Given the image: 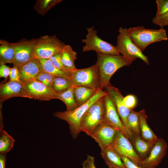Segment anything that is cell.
I'll use <instances>...</instances> for the list:
<instances>
[{"label": "cell", "instance_id": "obj_1", "mask_svg": "<svg viewBox=\"0 0 168 168\" xmlns=\"http://www.w3.org/2000/svg\"><path fill=\"white\" fill-rule=\"evenodd\" d=\"M133 62L122 55L97 53L96 63L100 76V88L103 89L111 85L110 79L113 75L121 68L129 66Z\"/></svg>", "mask_w": 168, "mask_h": 168}, {"label": "cell", "instance_id": "obj_2", "mask_svg": "<svg viewBox=\"0 0 168 168\" xmlns=\"http://www.w3.org/2000/svg\"><path fill=\"white\" fill-rule=\"evenodd\" d=\"M107 94L105 91L99 88L89 101L76 109L71 111H57L54 113V115L68 123L72 137L76 138L81 132V123L86 112L92 104Z\"/></svg>", "mask_w": 168, "mask_h": 168}, {"label": "cell", "instance_id": "obj_3", "mask_svg": "<svg viewBox=\"0 0 168 168\" xmlns=\"http://www.w3.org/2000/svg\"><path fill=\"white\" fill-rule=\"evenodd\" d=\"M128 30L132 41L142 51L151 44L168 39L166 31L163 28L156 30L141 26L130 27Z\"/></svg>", "mask_w": 168, "mask_h": 168}, {"label": "cell", "instance_id": "obj_4", "mask_svg": "<svg viewBox=\"0 0 168 168\" xmlns=\"http://www.w3.org/2000/svg\"><path fill=\"white\" fill-rule=\"evenodd\" d=\"M118 31L119 34L117 36L115 46L120 54L129 61L133 62L139 58L149 65V62L148 57L132 41L128 29L120 27Z\"/></svg>", "mask_w": 168, "mask_h": 168}, {"label": "cell", "instance_id": "obj_5", "mask_svg": "<svg viewBox=\"0 0 168 168\" xmlns=\"http://www.w3.org/2000/svg\"><path fill=\"white\" fill-rule=\"evenodd\" d=\"M105 110L104 96L92 104L84 115L81 123V131L90 136L95 129L104 122Z\"/></svg>", "mask_w": 168, "mask_h": 168}, {"label": "cell", "instance_id": "obj_6", "mask_svg": "<svg viewBox=\"0 0 168 168\" xmlns=\"http://www.w3.org/2000/svg\"><path fill=\"white\" fill-rule=\"evenodd\" d=\"M69 77L73 86H84L96 90L100 88V76L96 63L87 68L71 71Z\"/></svg>", "mask_w": 168, "mask_h": 168}, {"label": "cell", "instance_id": "obj_7", "mask_svg": "<svg viewBox=\"0 0 168 168\" xmlns=\"http://www.w3.org/2000/svg\"><path fill=\"white\" fill-rule=\"evenodd\" d=\"M87 34L81 42L85 44L82 47L84 52L94 51L96 53L117 55L120 54L115 46L104 41L97 35L94 26L86 28Z\"/></svg>", "mask_w": 168, "mask_h": 168}, {"label": "cell", "instance_id": "obj_8", "mask_svg": "<svg viewBox=\"0 0 168 168\" xmlns=\"http://www.w3.org/2000/svg\"><path fill=\"white\" fill-rule=\"evenodd\" d=\"M65 45L55 35L41 36L35 47V56L39 59H49Z\"/></svg>", "mask_w": 168, "mask_h": 168}, {"label": "cell", "instance_id": "obj_9", "mask_svg": "<svg viewBox=\"0 0 168 168\" xmlns=\"http://www.w3.org/2000/svg\"><path fill=\"white\" fill-rule=\"evenodd\" d=\"M104 122L122 133L132 143L133 133L129 131L124 125L114 103L108 94L104 96Z\"/></svg>", "mask_w": 168, "mask_h": 168}, {"label": "cell", "instance_id": "obj_10", "mask_svg": "<svg viewBox=\"0 0 168 168\" xmlns=\"http://www.w3.org/2000/svg\"><path fill=\"white\" fill-rule=\"evenodd\" d=\"M38 39L29 40L22 39L14 43L15 54L12 64L13 66L18 68L27 63L35 57V49Z\"/></svg>", "mask_w": 168, "mask_h": 168}, {"label": "cell", "instance_id": "obj_11", "mask_svg": "<svg viewBox=\"0 0 168 168\" xmlns=\"http://www.w3.org/2000/svg\"><path fill=\"white\" fill-rule=\"evenodd\" d=\"M24 87L28 98L47 101L58 99V93L35 79L24 83Z\"/></svg>", "mask_w": 168, "mask_h": 168}, {"label": "cell", "instance_id": "obj_12", "mask_svg": "<svg viewBox=\"0 0 168 168\" xmlns=\"http://www.w3.org/2000/svg\"><path fill=\"white\" fill-rule=\"evenodd\" d=\"M110 145L120 156L127 157L139 166L142 160L137 153L131 142L122 133L117 131Z\"/></svg>", "mask_w": 168, "mask_h": 168}, {"label": "cell", "instance_id": "obj_13", "mask_svg": "<svg viewBox=\"0 0 168 168\" xmlns=\"http://www.w3.org/2000/svg\"><path fill=\"white\" fill-rule=\"evenodd\" d=\"M167 148L166 142L161 138H158L148 156L142 160L139 166L142 168H156L162 161Z\"/></svg>", "mask_w": 168, "mask_h": 168}, {"label": "cell", "instance_id": "obj_14", "mask_svg": "<svg viewBox=\"0 0 168 168\" xmlns=\"http://www.w3.org/2000/svg\"><path fill=\"white\" fill-rule=\"evenodd\" d=\"M105 91L114 103L119 115L124 125L127 129L132 132L129 126L128 118L130 110L124 105V97L119 89L111 85L105 88Z\"/></svg>", "mask_w": 168, "mask_h": 168}, {"label": "cell", "instance_id": "obj_15", "mask_svg": "<svg viewBox=\"0 0 168 168\" xmlns=\"http://www.w3.org/2000/svg\"><path fill=\"white\" fill-rule=\"evenodd\" d=\"M117 132L114 128L103 122L90 136L98 143L101 150L111 144Z\"/></svg>", "mask_w": 168, "mask_h": 168}, {"label": "cell", "instance_id": "obj_16", "mask_svg": "<svg viewBox=\"0 0 168 168\" xmlns=\"http://www.w3.org/2000/svg\"><path fill=\"white\" fill-rule=\"evenodd\" d=\"M24 83L21 82L9 81L0 86V101L5 100L13 97L28 98L24 87Z\"/></svg>", "mask_w": 168, "mask_h": 168}, {"label": "cell", "instance_id": "obj_17", "mask_svg": "<svg viewBox=\"0 0 168 168\" xmlns=\"http://www.w3.org/2000/svg\"><path fill=\"white\" fill-rule=\"evenodd\" d=\"M20 81L23 83L35 79L40 72L43 71L40 60L35 57L27 63L18 68Z\"/></svg>", "mask_w": 168, "mask_h": 168}, {"label": "cell", "instance_id": "obj_18", "mask_svg": "<svg viewBox=\"0 0 168 168\" xmlns=\"http://www.w3.org/2000/svg\"><path fill=\"white\" fill-rule=\"evenodd\" d=\"M101 150V157L109 168H126L121 156L110 144Z\"/></svg>", "mask_w": 168, "mask_h": 168}, {"label": "cell", "instance_id": "obj_19", "mask_svg": "<svg viewBox=\"0 0 168 168\" xmlns=\"http://www.w3.org/2000/svg\"><path fill=\"white\" fill-rule=\"evenodd\" d=\"M156 141H146L142 138L140 135L133 133L132 143L137 153L142 160L148 156Z\"/></svg>", "mask_w": 168, "mask_h": 168}, {"label": "cell", "instance_id": "obj_20", "mask_svg": "<svg viewBox=\"0 0 168 168\" xmlns=\"http://www.w3.org/2000/svg\"><path fill=\"white\" fill-rule=\"evenodd\" d=\"M0 65L7 63L12 64L15 54L14 43L0 40Z\"/></svg>", "mask_w": 168, "mask_h": 168}, {"label": "cell", "instance_id": "obj_21", "mask_svg": "<svg viewBox=\"0 0 168 168\" xmlns=\"http://www.w3.org/2000/svg\"><path fill=\"white\" fill-rule=\"evenodd\" d=\"M140 135L142 139L147 141H155L158 138L148 125L147 117L144 109L138 112Z\"/></svg>", "mask_w": 168, "mask_h": 168}, {"label": "cell", "instance_id": "obj_22", "mask_svg": "<svg viewBox=\"0 0 168 168\" xmlns=\"http://www.w3.org/2000/svg\"><path fill=\"white\" fill-rule=\"evenodd\" d=\"M98 90L84 86H74V97L78 106L89 101L94 96Z\"/></svg>", "mask_w": 168, "mask_h": 168}, {"label": "cell", "instance_id": "obj_23", "mask_svg": "<svg viewBox=\"0 0 168 168\" xmlns=\"http://www.w3.org/2000/svg\"><path fill=\"white\" fill-rule=\"evenodd\" d=\"M77 53L69 45H66L61 50V59L64 66L70 71L77 68L75 61L77 59Z\"/></svg>", "mask_w": 168, "mask_h": 168}, {"label": "cell", "instance_id": "obj_24", "mask_svg": "<svg viewBox=\"0 0 168 168\" xmlns=\"http://www.w3.org/2000/svg\"><path fill=\"white\" fill-rule=\"evenodd\" d=\"M74 88L72 86L63 92L58 93V99L65 104L67 111H72L78 107L74 97Z\"/></svg>", "mask_w": 168, "mask_h": 168}, {"label": "cell", "instance_id": "obj_25", "mask_svg": "<svg viewBox=\"0 0 168 168\" xmlns=\"http://www.w3.org/2000/svg\"><path fill=\"white\" fill-rule=\"evenodd\" d=\"M3 123H0V153L6 154L13 147L15 142L14 139L3 129Z\"/></svg>", "mask_w": 168, "mask_h": 168}, {"label": "cell", "instance_id": "obj_26", "mask_svg": "<svg viewBox=\"0 0 168 168\" xmlns=\"http://www.w3.org/2000/svg\"><path fill=\"white\" fill-rule=\"evenodd\" d=\"M44 72L48 73L55 77H61L70 80L69 75L64 72L55 67L49 59H39Z\"/></svg>", "mask_w": 168, "mask_h": 168}, {"label": "cell", "instance_id": "obj_27", "mask_svg": "<svg viewBox=\"0 0 168 168\" xmlns=\"http://www.w3.org/2000/svg\"><path fill=\"white\" fill-rule=\"evenodd\" d=\"M62 0H36L34 8L40 15L44 16L52 7Z\"/></svg>", "mask_w": 168, "mask_h": 168}, {"label": "cell", "instance_id": "obj_28", "mask_svg": "<svg viewBox=\"0 0 168 168\" xmlns=\"http://www.w3.org/2000/svg\"><path fill=\"white\" fill-rule=\"evenodd\" d=\"M130 130L133 133L140 135L138 112L131 110L128 118Z\"/></svg>", "mask_w": 168, "mask_h": 168}, {"label": "cell", "instance_id": "obj_29", "mask_svg": "<svg viewBox=\"0 0 168 168\" xmlns=\"http://www.w3.org/2000/svg\"><path fill=\"white\" fill-rule=\"evenodd\" d=\"M72 86L70 80L61 77H55L53 89L56 92L59 93L66 90Z\"/></svg>", "mask_w": 168, "mask_h": 168}, {"label": "cell", "instance_id": "obj_30", "mask_svg": "<svg viewBox=\"0 0 168 168\" xmlns=\"http://www.w3.org/2000/svg\"><path fill=\"white\" fill-rule=\"evenodd\" d=\"M55 77L48 73L42 71L38 74L35 79L53 89V84Z\"/></svg>", "mask_w": 168, "mask_h": 168}, {"label": "cell", "instance_id": "obj_31", "mask_svg": "<svg viewBox=\"0 0 168 168\" xmlns=\"http://www.w3.org/2000/svg\"><path fill=\"white\" fill-rule=\"evenodd\" d=\"M61 51L53 55L49 59L52 64L55 67L64 72L67 73L69 76L71 71L68 69L63 65L61 61Z\"/></svg>", "mask_w": 168, "mask_h": 168}, {"label": "cell", "instance_id": "obj_32", "mask_svg": "<svg viewBox=\"0 0 168 168\" xmlns=\"http://www.w3.org/2000/svg\"><path fill=\"white\" fill-rule=\"evenodd\" d=\"M157 6L156 16L162 15L168 12V0H156Z\"/></svg>", "mask_w": 168, "mask_h": 168}, {"label": "cell", "instance_id": "obj_33", "mask_svg": "<svg viewBox=\"0 0 168 168\" xmlns=\"http://www.w3.org/2000/svg\"><path fill=\"white\" fill-rule=\"evenodd\" d=\"M152 23L161 28L168 26V12L159 16H155L152 19Z\"/></svg>", "mask_w": 168, "mask_h": 168}, {"label": "cell", "instance_id": "obj_34", "mask_svg": "<svg viewBox=\"0 0 168 168\" xmlns=\"http://www.w3.org/2000/svg\"><path fill=\"white\" fill-rule=\"evenodd\" d=\"M124 103L125 106L130 110H133L137 104V99L133 95H128L124 98Z\"/></svg>", "mask_w": 168, "mask_h": 168}, {"label": "cell", "instance_id": "obj_35", "mask_svg": "<svg viewBox=\"0 0 168 168\" xmlns=\"http://www.w3.org/2000/svg\"><path fill=\"white\" fill-rule=\"evenodd\" d=\"M9 76V81L21 82L20 73L17 68L13 66L12 68H10Z\"/></svg>", "mask_w": 168, "mask_h": 168}, {"label": "cell", "instance_id": "obj_36", "mask_svg": "<svg viewBox=\"0 0 168 168\" xmlns=\"http://www.w3.org/2000/svg\"><path fill=\"white\" fill-rule=\"evenodd\" d=\"M83 168H97L95 164V158L87 155L86 160L82 163Z\"/></svg>", "mask_w": 168, "mask_h": 168}, {"label": "cell", "instance_id": "obj_37", "mask_svg": "<svg viewBox=\"0 0 168 168\" xmlns=\"http://www.w3.org/2000/svg\"><path fill=\"white\" fill-rule=\"evenodd\" d=\"M10 68L6 65L3 64L0 66V77L7 79L9 75Z\"/></svg>", "mask_w": 168, "mask_h": 168}, {"label": "cell", "instance_id": "obj_38", "mask_svg": "<svg viewBox=\"0 0 168 168\" xmlns=\"http://www.w3.org/2000/svg\"><path fill=\"white\" fill-rule=\"evenodd\" d=\"M121 156L126 168H142L127 157L123 156Z\"/></svg>", "mask_w": 168, "mask_h": 168}, {"label": "cell", "instance_id": "obj_39", "mask_svg": "<svg viewBox=\"0 0 168 168\" xmlns=\"http://www.w3.org/2000/svg\"><path fill=\"white\" fill-rule=\"evenodd\" d=\"M6 154L0 153V168H5Z\"/></svg>", "mask_w": 168, "mask_h": 168}]
</instances>
